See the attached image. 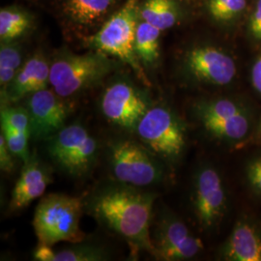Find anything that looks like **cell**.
I'll return each mask as SVG.
<instances>
[{
	"mask_svg": "<svg viewBox=\"0 0 261 261\" xmlns=\"http://www.w3.org/2000/svg\"><path fill=\"white\" fill-rule=\"evenodd\" d=\"M115 67L111 56L98 50L84 55L65 51L50 64L49 84L60 97L68 98L100 84Z\"/></svg>",
	"mask_w": 261,
	"mask_h": 261,
	"instance_id": "cell-3",
	"label": "cell"
},
{
	"mask_svg": "<svg viewBox=\"0 0 261 261\" xmlns=\"http://www.w3.org/2000/svg\"><path fill=\"white\" fill-rule=\"evenodd\" d=\"M1 125L11 127L31 138L28 110L19 107L4 106L1 108Z\"/></svg>",
	"mask_w": 261,
	"mask_h": 261,
	"instance_id": "cell-24",
	"label": "cell"
},
{
	"mask_svg": "<svg viewBox=\"0 0 261 261\" xmlns=\"http://www.w3.org/2000/svg\"><path fill=\"white\" fill-rule=\"evenodd\" d=\"M256 134H257V137L259 138V140H261V118L259 120V123L257 125V129H256Z\"/></svg>",
	"mask_w": 261,
	"mask_h": 261,
	"instance_id": "cell-31",
	"label": "cell"
},
{
	"mask_svg": "<svg viewBox=\"0 0 261 261\" xmlns=\"http://www.w3.org/2000/svg\"><path fill=\"white\" fill-rule=\"evenodd\" d=\"M22 63L21 47L14 42L1 43L0 47V86L4 92L19 73Z\"/></svg>",
	"mask_w": 261,
	"mask_h": 261,
	"instance_id": "cell-21",
	"label": "cell"
},
{
	"mask_svg": "<svg viewBox=\"0 0 261 261\" xmlns=\"http://www.w3.org/2000/svg\"><path fill=\"white\" fill-rule=\"evenodd\" d=\"M32 25V18L18 7H5L0 11L1 43L14 42L24 35Z\"/></svg>",
	"mask_w": 261,
	"mask_h": 261,
	"instance_id": "cell-20",
	"label": "cell"
},
{
	"mask_svg": "<svg viewBox=\"0 0 261 261\" xmlns=\"http://www.w3.org/2000/svg\"><path fill=\"white\" fill-rule=\"evenodd\" d=\"M116 0H62L66 18L82 28H91L106 19Z\"/></svg>",
	"mask_w": 261,
	"mask_h": 261,
	"instance_id": "cell-17",
	"label": "cell"
},
{
	"mask_svg": "<svg viewBox=\"0 0 261 261\" xmlns=\"http://www.w3.org/2000/svg\"><path fill=\"white\" fill-rule=\"evenodd\" d=\"M246 174L252 191L261 196V156L253 159L248 164Z\"/></svg>",
	"mask_w": 261,
	"mask_h": 261,
	"instance_id": "cell-26",
	"label": "cell"
},
{
	"mask_svg": "<svg viewBox=\"0 0 261 261\" xmlns=\"http://www.w3.org/2000/svg\"><path fill=\"white\" fill-rule=\"evenodd\" d=\"M84 205L82 197L62 194L44 196L36 207L33 219L38 240L51 246L59 242H82L84 233L80 222Z\"/></svg>",
	"mask_w": 261,
	"mask_h": 261,
	"instance_id": "cell-4",
	"label": "cell"
},
{
	"mask_svg": "<svg viewBox=\"0 0 261 261\" xmlns=\"http://www.w3.org/2000/svg\"><path fill=\"white\" fill-rule=\"evenodd\" d=\"M50 65L42 54H35L21 66L19 73L2 92L6 103H16L22 98L46 89L49 84Z\"/></svg>",
	"mask_w": 261,
	"mask_h": 261,
	"instance_id": "cell-14",
	"label": "cell"
},
{
	"mask_svg": "<svg viewBox=\"0 0 261 261\" xmlns=\"http://www.w3.org/2000/svg\"><path fill=\"white\" fill-rule=\"evenodd\" d=\"M1 126H2L1 133L4 135V138L6 140L7 145L12 154L21 159L24 163L28 162L30 160V156L28 153L29 138L11 127L5 126V125H1Z\"/></svg>",
	"mask_w": 261,
	"mask_h": 261,
	"instance_id": "cell-25",
	"label": "cell"
},
{
	"mask_svg": "<svg viewBox=\"0 0 261 261\" xmlns=\"http://www.w3.org/2000/svg\"><path fill=\"white\" fill-rule=\"evenodd\" d=\"M112 173L121 184L133 187L149 186L163 178L158 161L140 144L130 140H117L110 149Z\"/></svg>",
	"mask_w": 261,
	"mask_h": 261,
	"instance_id": "cell-8",
	"label": "cell"
},
{
	"mask_svg": "<svg viewBox=\"0 0 261 261\" xmlns=\"http://www.w3.org/2000/svg\"><path fill=\"white\" fill-rule=\"evenodd\" d=\"M48 140L49 157L67 173L82 175L93 166L98 144L82 125L64 127Z\"/></svg>",
	"mask_w": 261,
	"mask_h": 261,
	"instance_id": "cell-7",
	"label": "cell"
},
{
	"mask_svg": "<svg viewBox=\"0 0 261 261\" xmlns=\"http://www.w3.org/2000/svg\"><path fill=\"white\" fill-rule=\"evenodd\" d=\"M140 19L161 31L173 28L180 18V9L174 0H145L139 9Z\"/></svg>",
	"mask_w": 261,
	"mask_h": 261,
	"instance_id": "cell-18",
	"label": "cell"
},
{
	"mask_svg": "<svg viewBox=\"0 0 261 261\" xmlns=\"http://www.w3.org/2000/svg\"><path fill=\"white\" fill-rule=\"evenodd\" d=\"M251 79L253 88L261 95V55L255 59L252 65Z\"/></svg>",
	"mask_w": 261,
	"mask_h": 261,
	"instance_id": "cell-30",
	"label": "cell"
},
{
	"mask_svg": "<svg viewBox=\"0 0 261 261\" xmlns=\"http://www.w3.org/2000/svg\"><path fill=\"white\" fill-rule=\"evenodd\" d=\"M192 199L194 214L203 230H213L221 224L227 209V196L224 180L216 168L204 166L198 169Z\"/></svg>",
	"mask_w": 261,
	"mask_h": 261,
	"instance_id": "cell-9",
	"label": "cell"
},
{
	"mask_svg": "<svg viewBox=\"0 0 261 261\" xmlns=\"http://www.w3.org/2000/svg\"><path fill=\"white\" fill-rule=\"evenodd\" d=\"M107 254L102 249L91 245H77L56 252L54 261L105 260Z\"/></svg>",
	"mask_w": 261,
	"mask_h": 261,
	"instance_id": "cell-23",
	"label": "cell"
},
{
	"mask_svg": "<svg viewBox=\"0 0 261 261\" xmlns=\"http://www.w3.org/2000/svg\"><path fill=\"white\" fill-rule=\"evenodd\" d=\"M194 112L203 129L216 140L237 146L251 135L252 114L241 103L229 98L202 100Z\"/></svg>",
	"mask_w": 261,
	"mask_h": 261,
	"instance_id": "cell-5",
	"label": "cell"
},
{
	"mask_svg": "<svg viewBox=\"0 0 261 261\" xmlns=\"http://www.w3.org/2000/svg\"><path fill=\"white\" fill-rule=\"evenodd\" d=\"M220 258L226 261H261V230L251 220L243 218L220 249Z\"/></svg>",
	"mask_w": 261,
	"mask_h": 261,
	"instance_id": "cell-15",
	"label": "cell"
},
{
	"mask_svg": "<svg viewBox=\"0 0 261 261\" xmlns=\"http://www.w3.org/2000/svg\"><path fill=\"white\" fill-rule=\"evenodd\" d=\"M161 31L148 22L140 19L137 25L135 48L141 64L147 67L155 65L160 57Z\"/></svg>",
	"mask_w": 261,
	"mask_h": 261,
	"instance_id": "cell-19",
	"label": "cell"
},
{
	"mask_svg": "<svg viewBox=\"0 0 261 261\" xmlns=\"http://www.w3.org/2000/svg\"><path fill=\"white\" fill-rule=\"evenodd\" d=\"M12 152L7 145L4 135L1 133L0 136V167L3 171L10 172L14 168V162L11 156Z\"/></svg>",
	"mask_w": 261,
	"mask_h": 261,
	"instance_id": "cell-28",
	"label": "cell"
},
{
	"mask_svg": "<svg viewBox=\"0 0 261 261\" xmlns=\"http://www.w3.org/2000/svg\"><path fill=\"white\" fill-rule=\"evenodd\" d=\"M136 130L140 140L163 158L174 161L186 147L185 126L168 107H150Z\"/></svg>",
	"mask_w": 261,
	"mask_h": 261,
	"instance_id": "cell-6",
	"label": "cell"
},
{
	"mask_svg": "<svg viewBox=\"0 0 261 261\" xmlns=\"http://www.w3.org/2000/svg\"><path fill=\"white\" fill-rule=\"evenodd\" d=\"M150 107L145 92L125 80L110 84L101 98V109L106 118L126 130H136Z\"/></svg>",
	"mask_w": 261,
	"mask_h": 261,
	"instance_id": "cell-10",
	"label": "cell"
},
{
	"mask_svg": "<svg viewBox=\"0 0 261 261\" xmlns=\"http://www.w3.org/2000/svg\"><path fill=\"white\" fill-rule=\"evenodd\" d=\"M138 0H126L120 9L106 19L101 28L86 39V43L95 50L114 57L129 66L140 82L150 86L135 48L136 30L140 20Z\"/></svg>",
	"mask_w": 261,
	"mask_h": 261,
	"instance_id": "cell-2",
	"label": "cell"
},
{
	"mask_svg": "<svg viewBox=\"0 0 261 261\" xmlns=\"http://www.w3.org/2000/svg\"><path fill=\"white\" fill-rule=\"evenodd\" d=\"M155 195L133 186L106 188L90 203V212L100 223L124 238L135 254L153 252L150 224Z\"/></svg>",
	"mask_w": 261,
	"mask_h": 261,
	"instance_id": "cell-1",
	"label": "cell"
},
{
	"mask_svg": "<svg viewBox=\"0 0 261 261\" xmlns=\"http://www.w3.org/2000/svg\"><path fill=\"white\" fill-rule=\"evenodd\" d=\"M184 69L188 75L200 84L224 86L231 84L237 73L231 56L213 46H197L184 56Z\"/></svg>",
	"mask_w": 261,
	"mask_h": 261,
	"instance_id": "cell-12",
	"label": "cell"
},
{
	"mask_svg": "<svg viewBox=\"0 0 261 261\" xmlns=\"http://www.w3.org/2000/svg\"><path fill=\"white\" fill-rule=\"evenodd\" d=\"M50 178L47 169L37 160L31 159L25 163L15 188L12 192L9 209L19 211L29 205L33 200L43 196Z\"/></svg>",
	"mask_w": 261,
	"mask_h": 261,
	"instance_id": "cell-16",
	"label": "cell"
},
{
	"mask_svg": "<svg viewBox=\"0 0 261 261\" xmlns=\"http://www.w3.org/2000/svg\"><path fill=\"white\" fill-rule=\"evenodd\" d=\"M249 32L254 40L261 41V0H257L249 20Z\"/></svg>",
	"mask_w": 261,
	"mask_h": 261,
	"instance_id": "cell-27",
	"label": "cell"
},
{
	"mask_svg": "<svg viewBox=\"0 0 261 261\" xmlns=\"http://www.w3.org/2000/svg\"><path fill=\"white\" fill-rule=\"evenodd\" d=\"M152 255L163 261L189 260L203 251V243L174 215H165L152 236Z\"/></svg>",
	"mask_w": 261,
	"mask_h": 261,
	"instance_id": "cell-11",
	"label": "cell"
},
{
	"mask_svg": "<svg viewBox=\"0 0 261 261\" xmlns=\"http://www.w3.org/2000/svg\"><path fill=\"white\" fill-rule=\"evenodd\" d=\"M64 98L54 89H43L28 96V110L30 120L31 138L48 140L64 128L71 108Z\"/></svg>",
	"mask_w": 261,
	"mask_h": 261,
	"instance_id": "cell-13",
	"label": "cell"
},
{
	"mask_svg": "<svg viewBox=\"0 0 261 261\" xmlns=\"http://www.w3.org/2000/svg\"><path fill=\"white\" fill-rule=\"evenodd\" d=\"M56 252L55 250H53L51 245L39 241L33 253V257L37 261H54Z\"/></svg>",
	"mask_w": 261,
	"mask_h": 261,
	"instance_id": "cell-29",
	"label": "cell"
},
{
	"mask_svg": "<svg viewBox=\"0 0 261 261\" xmlns=\"http://www.w3.org/2000/svg\"><path fill=\"white\" fill-rule=\"evenodd\" d=\"M247 6V0H207L210 16L218 21H229L238 17Z\"/></svg>",
	"mask_w": 261,
	"mask_h": 261,
	"instance_id": "cell-22",
	"label": "cell"
}]
</instances>
